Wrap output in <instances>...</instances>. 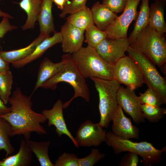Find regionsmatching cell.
<instances>
[{
  "mask_svg": "<svg viewBox=\"0 0 166 166\" xmlns=\"http://www.w3.org/2000/svg\"><path fill=\"white\" fill-rule=\"evenodd\" d=\"M31 95H25L19 87H17L8 101L11 105V111L0 116L11 125V137L22 135L28 140L33 132L39 135L46 134V130L41 124L46 122L47 119L42 113L32 109Z\"/></svg>",
  "mask_w": 166,
  "mask_h": 166,
  "instance_id": "obj_1",
  "label": "cell"
},
{
  "mask_svg": "<svg viewBox=\"0 0 166 166\" xmlns=\"http://www.w3.org/2000/svg\"><path fill=\"white\" fill-rule=\"evenodd\" d=\"M65 61L63 68L58 73L44 83L41 87L54 90L58 83L65 82L69 84L74 90L73 96L69 100L63 104V109H66L74 99L80 97L89 102L90 94L85 78L81 72L71 54L63 55Z\"/></svg>",
  "mask_w": 166,
  "mask_h": 166,
  "instance_id": "obj_2",
  "label": "cell"
},
{
  "mask_svg": "<svg viewBox=\"0 0 166 166\" xmlns=\"http://www.w3.org/2000/svg\"><path fill=\"white\" fill-rule=\"evenodd\" d=\"M105 142L112 148L114 153L118 155L123 152H129L136 154L143 159L145 165L152 166L162 160V153L166 152V147L160 150L152 143L146 141L134 142L117 137L111 131L106 132Z\"/></svg>",
  "mask_w": 166,
  "mask_h": 166,
  "instance_id": "obj_3",
  "label": "cell"
},
{
  "mask_svg": "<svg viewBox=\"0 0 166 166\" xmlns=\"http://www.w3.org/2000/svg\"><path fill=\"white\" fill-rule=\"evenodd\" d=\"M145 56L155 65L161 68L166 62V40L148 25L137 35L130 45Z\"/></svg>",
  "mask_w": 166,
  "mask_h": 166,
  "instance_id": "obj_4",
  "label": "cell"
},
{
  "mask_svg": "<svg viewBox=\"0 0 166 166\" xmlns=\"http://www.w3.org/2000/svg\"><path fill=\"white\" fill-rule=\"evenodd\" d=\"M71 56L85 79H113L112 65L104 60L95 48L88 45L82 46Z\"/></svg>",
  "mask_w": 166,
  "mask_h": 166,
  "instance_id": "obj_5",
  "label": "cell"
},
{
  "mask_svg": "<svg viewBox=\"0 0 166 166\" xmlns=\"http://www.w3.org/2000/svg\"><path fill=\"white\" fill-rule=\"evenodd\" d=\"M90 79L94 82L99 95L100 119L98 123L102 128H107L118 105L117 95L120 84L114 79L106 80L97 78Z\"/></svg>",
  "mask_w": 166,
  "mask_h": 166,
  "instance_id": "obj_6",
  "label": "cell"
},
{
  "mask_svg": "<svg viewBox=\"0 0 166 166\" xmlns=\"http://www.w3.org/2000/svg\"><path fill=\"white\" fill-rule=\"evenodd\" d=\"M127 52L138 65L143 74L145 83L166 103V81L157 70L155 65L140 52L129 46Z\"/></svg>",
  "mask_w": 166,
  "mask_h": 166,
  "instance_id": "obj_7",
  "label": "cell"
},
{
  "mask_svg": "<svg viewBox=\"0 0 166 166\" xmlns=\"http://www.w3.org/2000/svg\"><path fill=\"white\" fill-rule=\"evenodd\" d=\"M113 79L133 90L145 83L139 67L130 56H125L112 65Z\"/></svg>",
  "mask_w": 166,
  "mask_h": 166,
  "instance_id": "obj_8",
  "label": "cell"
},
{
  "mask_svg": "<svg viewBox=\"0 0 166 166\" xmlns=\"http://www.w3.org/2000/svg\"><path fill=\"white\" fill-rule=\"evenodd\" d=\"M141 0H127L122 14L117 16L113 23L104 30L107 38H127L128 27L132 22L136 20L138 13V5Z\"/></svg>",
  "mask_w": 166,
  "mask_h": 166,
  "instance_id": "obj_9",
  "label": "cell"
},
{
  "mask_svg": "<svg viewBox=\"0 0 166 166\" xmlns=\"http://www.w3.org/2000/svg\"><path fill=\"white\" fill-rule=\"evenodd\" d=\"M106 133L99 123L87 120L81 124L74 138L79 147H97L105 142Z\"/></svg>",
  "mask_w": 166,
  "mask_h": 166,
  "instance_id": "obj_10",
  "label": "cell"
},
{
  "mask_svg": "<svg viewBox=\"0 0 166 166\" xmlns=\"http://www.w3.org/2000/svg\"><path fill=\"white\" fill-rule=\"evenodd\" d=\"M117 98L118 105L131 116L135 123L139 124L145 122L141 110V104L134 90L120 86L117 91Z\"/></svg>",
  "mask_w": 166,
  "mask_h": 166,
  "instance_id": "obj_11",
  "label": "cell"
},
{
  "mask_svg": "<svg viewBox=\"0 0 166 166\" xmlns=\"http://www.w3.org/2000/svg\"><path fill=\"white\" fill-rule=\"evenodd\" d=\"M130 46L128 38H113L107 37L95 48L106 61L113 65L125 56Z\"/></svg>",
  "mask_w": 166,
  "mask_h": 166,
  "instance_id": "obj_12",
  "label": "cell"
},
{
  "mask_svg": "<svg viewBox=\"0 0 166 166\" xmlns=\"http://www.w3.org/2000/svg\"><path fill=\"white\" fill-rule=\"evenodd\" d=\"M112 121L111 132L116 136L127 139L139 138L138 128L132 124L131 119L125 115L119 105Z\"/></svg>",
  "mask_w": 166,
  "mask_h": 166,
  "instance_id": "obj_13",
  "label": "cell"
},
{
  "mask_svg": "<svg viewBox=\"0 0 166 166\" xmlns=\"http://www.w3.org/2000/svg\"><path fill=\"white\" fill-rule=\"evenodd\" d=\"M63 104L62 101L59 99L51 109L43 110L42 113L48 121V126L53 125L55 127V132L59 137L63 134L66 135L72 141L75 146L79 148L75 138L68 129L66 124L63 114Z\"/></svg>",
  "mask_w": 166,
  "mask_h": 166,
  "instance_id": "obj_14",
  "label": "cell"
},
{
  "mask_svg": "<svg viewBox=\"0 0 166 166\" xmlns=\"http://www.w3.org/2000/svg\"><path fill=\"white\" fill-rule=\"evenodd\" d=\"M84 32L66 21L61 26L60 31L62 51L72 54L79 50L82 47Z\"/></svg>",
  "mask_w": 166,
  "mask_h": 166,
  "instance_id": "obj_15",
  "label": "cell"
},
{
  "mask_svg": "<svg viewBox=\"0 0 166 166\" xmlns=\"http://www.w3.org/2000/svg\"><path fill=\"white\" fill-rule=\"evenodd\" d=\"M54 33L53 36L47 37L44 39L27 57L12 63L13 66L17 69L23 67L41 57L50 48L57 44L61 43L62 38L61 32L54 31Z\"/></svg>",
  "mask_w": 166,
  "mask_h": 166,
  "instance_id": "obj_16",
  "label": "cell"
},
{
  "mask_svg": "<svg viewBox=\"0 0 166 166\" xmlns=\"http://www.w3.org/2000/svg\"><path fill=\"white\" fill-rule=\"evenodd\" d=\"M65 61L63 55L61 61L57 63H53L48 58L45 57L40 65L37 81L31 95L44 83L59 72L64 67Z\"/></svg>",
  "mask_w": 166,
  "mask_h": 166,
  "instance_id": "obj_17",
  "label": "cell"
},
{
  "mask_svg": "<svg viewBox=\"0 0 166 166\" xmlns=\"http://www.w3.org/2000/svg\"><path fill=\"white\" fill-rule=\"evenodd\" d=\"M32 152L26 139L21 140L19 151L15 154L9 156L0 160V166H29L32 162Z\"/></svg>",
  "mask_w": 166,
  "mask_h": 166,
  "instance_id": "obj_18",
  "label": "cell"
},
{
  "mask_svg": "<svg viewBox=\"0 0 166 166\" xmlns=\"http://www.w3.org/2000/svg\"><path fill=\"white\" fill-rule=\"evenodd\" d=\"M91 10L94 24L102 31L113 23L117 16L116 14L99 2L94 3Z\"/></svg>",
  "mask_w": 166,
  "mask_h": 166,
  "instance_id": "obj_19",
  "label": "cell"
},
{
  "mask_svg": "<svg viewBox=\"0 0 166 166\" xmlns=\"http://www.w3.org/2000/svg\"><path fill=\"white\" fill-rule=\"evenodd\" d=\"M165 2H155L149 6L148 25L159 34L163 36L166 32V24L164 18Z\"/></svg>",
  "mask_w": 166,
  "mask_h": 166,
  "instance_id": "obj_20",
  "label": "cell"
},
{
  "mask_svg": "<svg viewBox=\"0 0 166 166\" xmlns=\"http://www.w3.org/2000/svg\"><path fill=\"white\" fill-rule=\"evenodd\" d=\"M47 37L41 33L38 36L25 47L8 51H0L1 57L8 62L12 63L27 57L34 50L38 45Z\"/></svg>",
  "mask_w": 166,
  "mask_h": 166,
  "instance_id": "obj_21",
  "label": "cell"
},
{
  "mask_svg": "<svg viewBox=\"0 0 166 166\" xmlns=\"http://www.w3.org/2000/svg\"><path fill=\"white\" fill-rule=\"evenodd\" d=\"M53 0H42L40 14L38 21L41 33L49 37L54 32V26L52 13Z\"/></svg>",
  "mask_w": 166,
  "mask_h": 166,
  "instance_id": "obj_22",
  "label": "cell"
},
{
  "mask_svg": "<svg viewBox=\"0 0 166 166\" xmlns=\"http://www.w3.org/2000/svg\"><path fill=\"white\" fill-rule=\"evenodd\" d=\"M42 0H22L18 3L20 7L26 14L27 19L22 27L23 30L33 29L40 13Z\"/></svg>",
  "mask_w": 166,
  "mask_h": 166,
  "instance_id": "obj_23",
  "label": "cell"
},
{
  "mask_svg": "<svg viewBox=\"0 0 166 166\" xmlns=\"http://www.w3.org/2000/svg\"><path fill=\"white\" fill-rule=\"evenodd\" d=\"M30 150L35 154L41 166H54L49 159L48 149L50 140L39 142L26 140Z\"/></svg>",
  "mask_w": 166,
  "mask_h": 166,
  "instance_id": "obj_24",
  "label": "cell"
},
{
  "mask_svg": "<svg viewBox=\"0 0 166 166\" xmlns=\"http://www.w3.org/2000/svg\"><path fill=\"white\" fill-rule=\"evenodd\" d=\"M66 20L71 25L85 31L88 27L94 24L91 10L86 6L70 14Z\"/></svg>",
  "mask_w": 166,
  "mask_h": 166,
  "instance_id": "obj_25",
  "label": "cell"
},
{
  "mask_svg": "<svg viewBox=\"0 0 166 166\" xmlns=\"http://www.w3.org/2000/svg\"><path fill=\"white\" fill-rule=\"evenodd\" d=\"M149 0H141L142 2L140 7V10L136 20L134 29L128 38L130 45L134 42L139 33L148 25L149 12Z\"/></svg>",
  "mask_w": 166,
  "mask_h": 166,
  "instance_id": "obj_26",
  "label": "cell"
},
{
  "mask_svg": "<svg viewBox=\"0 0 166 166\" xmlns=\"http://www.w3.org/2000/svg\"><path fill=\"white\" fill-rule=\"evenodd\" d=\"M11 127L5 119L0 117V150L6 152V157L12 154L14 151L10 139Z\"/></svg>",
  "mask_w": 166,
  "mask_h": 166,
  "instance_id": "obj_27",
  "label": "cell"
},
{
  "mask_svg": "<svg viewBox=\"0 0 166 166\" xmlns=\"http://www.w3.org/2000/svg\"><path fill=\"white\" fill-rule=\"evenodd\" d=\"M13 82V75L10 70L0 73V97L5 105L10 97Z\"/></svg>",
  "mask_w": 166,
  "mask_h": 166,
  "instance_id": "obj_28",
  "label": "cell"
},
{
  "mask_svg": "<svg viewBox=\"0 0 166 166\" xmlns=\"http://www.w3.org/2000/svg\"><path fill=\"white\" fill-rule=\"evenodd\" d=\"M85 31V42L88 45L94 48L107 37L105 32L100 30L94 24L90 26Z\"/></svg>",
  "mask_w": 166,
  "mask_h": 166,
  "instance_id": "obj_29",
  "label": "cell"
},
{
  "mask_svg": "<svg viewBox=\"0 0 166 166\" xmlns=\"http://www.w3.org/2000/svg\"><path fill=\"white\" fill-rule=\"evenodd\" d=\"M141 110L145 119L152 123L158 122L166 114L165 108L160 106L141 104Z\"/></svg>",
  "mask_w": 166,
  "mask_h": 166,
  "instance_id": "obj_30",
  "label": "cell"
},
{
  "mask_svg": "<svg viewBox=\"0 0 166 166\" xmlns=\"http://www.w3.org/2000/svg\"><path fill=\"white\" fill-rule=\"evenodd\" d=\"M139 97L141 104L161 106L164 103L160 97L151 88H148L143 93H140Z\"/></svg>",
  "mask_w": 166,
  "mask_h": 166,
  "instance_id": "obj_31",
  "label": "cell"
},
{
  "mask_svg": "<svg viewBox=\"0 0 166 166\" xmlns=\"http://www.w3.org/2000/svg\"><path fill=\"white\" fill-rule=\"evenodd\" d=\"M105 154L97 148L92 149L90 153L86 156L78 158L79 166H93L103 159Z\"/></svg>",
  "mask_w": 166,
  "mask_h": 166,
  "instance_id": "obj_32",
  "label": "cell"
},
{
  "mask_svg": "<svg viewBox=\"0 0 166 166\" xmlns=\"http://www.w3.org/2000/svg\"><path fill=\"white\" fill-rule=\"evenodd\" d=\"M87 0H71L65 6L61 13L60 17L64 18L68 14H70L85 8Z\"/></svg>",
  "mask_w": 166,
  "mask_h": 166,
  "instance_id": "obj_33",
  "label": "cell"
},
{
  "mask_svg": "<svg viewBox=\"0 0 166 166\" xmlns=\"http://www.w3.org/2000/svg\"><path fill=\"white\" fill-rule=\"evenodd\" d=\"M54 166H79L78 158L75 154L64 152L55 161Z\"/></svg>",
  "mask_w": 166,
  "mask_h": 166,
  "instance_id": "obj_34",
  "label": "cell"
},
{
  "mask_svg": "<svg viewBox=\"0 0 166 166\" xmlns=\"http://www.w3.org/2000/svg\"><path fill=\"white\" fill-rule=\"evenodd\" d=\"M127 2V0H103L102 4L116 14L124 10Z\"/></svg>",
  "mask_w": 166,
  "mask_h": 166,
  "instance_id": "obj_35",
  "label": "cell"
},
{
  "mask_svg": "<svg viewBox=\"0 0 166 166\" xmlns=\"http://www.w3.org/2000/svg\"><path fill=\"white\" fill-rule=\"evenodd\" d=\"M139 162L138 155L136 153L128 152L120 160L119 166H137Z\"/></svg>",
  "mask_w": 166,
  "mask_h": 166,
  "instance_id": "obj_36",
  "label": "cell"
},
{
  "mask_svg": "<svg viewBox=\"0 0 166 166\" xmlns=\"http://www.w3.org/2000/svg\"><path fill=\"white\" fill-rule=\"evenodd\" d=\"M9 19L7 18L3 17L0 22V39L3 38L8 31L18 28L16 26L11 25Z\"/></svg>",
  "mask_w": 166,
  "mask_h": 166,
  "instance_id": "obj_37",
  "label": "cell"
},
{
  "mask_svg": "<svg viewBox=\"0 0 166 166\" xmlns=\"http://www.w3.org/2000/svg\"><path fill=\"white\" fill-rule=\"evenodd\" d=\"M9 64L4 60L0 55V73H5L9 70Z\"/></svg>",
  "mask_w": 166,
  "mask_h": 166,
  "instance_id": "obj_38",
  "label": "cell"
},
{
  "mask_svg": "<svg viewBox=\"0 0 166 166\" xmlns=\"http://www.w3.org/2000/svg\"><path fill=\"white\" fill-rule=\"evenodd\" d=\"M11 110V107H7L0 98V116L7 114Z\"/></svg>",
  "mask_w": 166,
  "mask_h": 166,
  "instance_id": "obj_39",
  "label": "cell"
},
{
  "mask_svg": "<svg viewBox=\"0 0 166 166\" xmlns=\"http://www.w3.org/2000/svg\"><path fill=\"white\" fill-rule=\"evenodd\" d=\"M69 1V0H53L54 4L58 9L62 10Z\"/></svg>",
  "mask_w": 166,
  "mask_h": 166,
  "instance_id": "obj_40",
  "label": "cell"
},
{
  "mask_svg": "<svg viewBox=\"0 0 166 166\" xmlns=\"http://www.w3.org/2000/svg\"><path fill=\"white\" fill-rule=\"evenodd\" d=\"M1 0H0V2ZM6 17L9 19H12L14 18L13 17L10 15V14L3 12L2 10H0V17Z\"/></svg>",
  "mask_w": 166,
  "mask_h": 166,
  "instance_id": "obj_41",
  "label": "cell"
},
{
  "mask_svg": "<svg viewBox=\"0 0 166 166\" xmlns=\"http://www.w3.org/2000/svg\"><path fill=\"white\" fill-rule=\"evenodd\" d=\"M155 2H166V0H152Z\"/></svg>",
  "mask_w": 166,
  "mask_h": 166,
  "instance_id": "obj_42",
  "label": "cell"
}]
</instances>
